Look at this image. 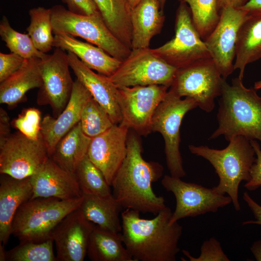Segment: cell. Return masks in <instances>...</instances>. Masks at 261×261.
<instances>
[{"label":"cell","instance_id":"obj_21","mask_svg":"<svg viewBox=\"0 0 261 261\" xmlns=\"http://www.w3.org/2000/svg\"><path fill=\"white\" fill-rule=\"evenodd\" d=\"M33 194L30 177L16 179L1 174L0 180V243L6 245L12 234L15 213Z\"/></svg>","mask_w":261,"mask_h":261},{"label":"cell","instance_id":"obj_36","mask_svg":"<svg viewBox=\"0 0 261 261\" xmlns=\"http://www.w3.org/2000/svg\"><path fill=\"white\" fill-rule=\"evenodd\" d=\"M41 113L37 109L29 108L22 111L12 124L19 132L29 139L36 140L40 134Z\"/></svg>","mask_w":261,"mask_h":261},{"label":"cell","instance_id":"obj_42","mask_svg":"<svg viewBox=\"0 0 261 261\" xmlns=\"http://www.w3.org/2000/svg\"><path fill=\"white\" fill-rule=\"evenodd\" d=\"M11 134L10 118L5 110L0 108V143L5 140Z\"/></svg>","mask_w":261,"mask_h":261},{"label":"cell","instance_id":"obj_5","mask_svg":"<svg viewBox=\"0 0 261 261\" xmlns=\"http://www.w3.org/2000/svg\"><path fill=\"white\" fill-rule=\"evenodd\" d=\"M82 197L69 200L57 198L30 199L17 209L12 225V234L20 242H41L52 238V232L69 214L78 209Z\"/></svg>","mask_w":261,"mask_h":261},{"label":"cell","instance_id":"obj_37","mask_svg":"<svg viewBox=\"0 0 261 261\" xmlns=\"http://www.w3.org/2000/svg\"><path fill=\"white\" fill-rule=\"evenodd\" d=\"M183 254L190 261H230L224 252L219 242L214 237L205 240L201 247V253L198 257H193L189 252L183 250Z\"/></svg>","mask_w":261,"mask_h":261},{"label":"cell","instance_id":"obj_43","mask_svg":"<svg viewBox=\"0 0 261 261\" xmlns=\"http://www.w3.org/2000/svg\"><path fill=\"white\" fill-rule=\"evenodd\" d=\"M240 8L245 10L248 16H261V0H249Z\"/></svg>","mask_w":261,"mask_h":261},{"label":"cell","instance_id":"obj_30","mask_svg":"<svg viewBox=\"0 0 261 261\" xmlns=\"http://www.w3.org/2000/svg\"><path fill=\"white\" fill-rule=\"evenodd\" d=\"M30 24L28 34L39 51L46 53L53 47L54 36L51 22V9L43 7L30 9L29 12Z\"/></svg>","mask_w":261,"mask_h":261},{"label":"cell","instance_id":"obj_39","mask_svg":"<svg viewBox=\"0 0 261 261\" xmlns=\"http://www.w3.org/2000/svg\"><path fill=\"white\" fill-rule=\"evenodd\" d=\"M257 158L250 171V179L244 187L248 190H254L261 186V149L256 140H250Z\"/></svg>","mask_w":261,"mask_h":261},{"label":"cell","instance_id":"obj_13","mask_svg":"<svg viewBox=\"0 0 261 261\" xmlns=\"http://www.w3.org/2000/svg\"><path fill=\"white\" fill-rule=\"evenodd\" d=\"M168 87L159 85L118 87V102L122 117L120 123L141 135L150 133L153 115Z\"/></svg>","mask_w":261,"mask_h":261},{"label":"cell","instance_id":"obj_10","mask_svg":"<svg viewBox=\"0 0 261 261\" xmlns=\"http://www.w3.org/2000/svg\"><path fill=\"white\" fill-rule=\"evenodd\" d=\"M177 69L149 48L131 49L109 78L117 87L152 85L170 87Z\"/></svg>","mask_w":261,"mask_h":261},{"label":"cell","instance_id":"obj_32","mask_svg":"<svg viewBox=\"0 0 261 261\" xmlns=\"http://www.w3.org/2000/svg\"><path fill=\"white\" fill-rule=\"evenodd\" d=\"M183 0L188 5L194 25L204 41L219 21L218 0Z\"/></svg>","mask_w":261,"mask_h":261},{"label":"cell","instance_id":"obj_47","mask_svg":"<svg viewBox=\"0 0 261 261\" xmlns=\"http://www.w3.org/2000/svg\"><path fill=\"white\" fill-rule=\"evenodd\" d=\"M141 0H128L129 5L132 9Z\"/></svg>","mask_w":261,"mask_h":261},{"label":"cell","instance_id":"obj_9","mask_svg":"<svg viewBox=\"0 0 261 261\" xmlns=\"http://www.w3.org/2000/svg\"><path fill=\"white\" fill-rule=\"evenodd\" d=\"M222 77L212 58L178 69L170 89L180 97L194 100L201 109L210 112L221 94Z\"/></svg>","mask_w":261,"mask_h":261},{"label":"cell","instance_id":"obj_12","mask_svg":"<svg viewBox=\"0 0 261 261\" xmlns=\"http://www.w3.org/2000/svg\"><path fill=\"white\" fill-rule=\"evenodd\" d=\"M49 157L41 133L33 140L17 131L0 143V173L16 179L30 177Z\"/></svg>","mask_w":261,"mask_h":261},{"label":"cell","instance_id":"obj_1","mask_svg":"<svg viewBox=\"0 0 261 261\" xmlns=\"http://www.w3.org/2000/svg\"><path fill=\"white\" fill-rule=\"evenodd\" d=\"M172 213L166 206L149 219L132 209L121 213V239L135 261H176L183 228L178 221L170 224Z\"/></svg>","mask_w":261,"mask_h":261},{"label":"cell","instance_id":"obj_18","mask_svg":"<svg viewBox=\"0 0 261 261\" xmlns=\"http://www.w3.org/2000/svg\"><path fill=\"white\" fill-rule=\"evenodd\" d=\"M91 97L89 91L76 79L64 110L56 118L49 115L43 118L40 133L49 157L58 142L80 121L82 110Z\"/></svg>","mask_w":261,"mask_h":261},{"label":"cell","instance_id":"obj_38","mask_svg":"<svg viewBox=\"0 0 261 261\" xmlns=\"http://www.w3.org/2000/svg\"><path fill=\"white\" fill-rule=\"evenodd\" d=\"M25 58L14 53H0V83L3 82L23 64Z\"/></svg>","mask_w":261,"mask_h":261},{"label":"cell","instance_id":"obj_6","mask_svg":"<svg viewBox=\"0 0 261 261\" xmlns=\"http://www.w3.org/2000/svg\"><path fill=\"white\" fill-rule=\"evenodd\" d=\"M53 33L79 37L102 49L122 61L131 49L121 43L110 31L100 12L92 15L75 14L61 5L51 8Z\"/></svg>","mask_w":261,"mask_h":261},{"label":"cell","instance_id":"obj_14","mask_svg":"<svg viewBox=\"0 0 261 261\" xmlns=\"http://www.w3.org/2000/svg\"><path fill=\"white\" fill-rule=\"evenodd\" d=\"M247 17V12L241 8L224 7L216 26L204 40L211 58L225 80L234 70L233 62L238 35Z\"/></svg>","mask_w":261,"mask_h":261},{"label":"cell","instance_id":"obj_41","mask_svg":"<svg viewBox=\"0 0 261 261\" xmlns=\"http://www.w3.org/2000/svg\"><path fill=\"white\" fill-rule=\"evenodd\" d=\"M243 198L254 215L255 220H250L243 222V225H261V205L256 202L248 194L245 192Z\"/></svg>","mask_w":261,"mask_h":261},{"label":"cell","instance_id":"obj_40","mask_svg":"<svg viewBox=\"0 0 261 261\" xmlns=\"http://www.w3.org/2000/svg\"><path fill=\"white\" fill-rule=\"evenodd\" d=\"M66 3L68 10L75 14L92 15L100 12L93 0H62Z\"/></svg>","mask_w":261,"mask_h":261},{"label":"cell","instance_id":"obj_19","mask_svg":"<svg viewBox=\"0 0 261 261\" xmlns=\"http://www.w3.org/2000/svg\"><path fill=\"white\" fill-rule=\"evenodd\" d=\"M30 181L33 190L31 199L69 200L83 195L74 174L61 168L50 157L30 176Z\"/></svg>","mask_w":261,"mask_h":261},{"label":"cell","instance_id":"obj_11","mask_svg":"<svg viewBox=\"0 0 261 261\" xmlns=\"http://www.w3.org/2000/svg\"><path fill=\"white\" fill-rule=\"evenodd\" d=\"M161 183L168 191L174 195L175 208L172 213L170 224L187 217H195L207 213H215L219 208L231 203L229 196L220 194L211 188L196 183L186 182L180 178L164 176Z\"/></svg>","mask_w":261,"mask_h":261},{"label":"cell","instance_id":"obj_28","mask_svg":"<svg viewBox=\"0 0 261 261\" xmlns=\"http://www.w3.org/2000/svg\"><path fill=\"white\" fill-rule=\"evenodd\" d=\"M122 243L120 232L106 230L95 224L87 255L92 261H135Z\"/></svg>","mask_w":261,"mask_h":261},{"label":"cell","instance_id":"obj_24","mask_svg":"<svg viewBox=\"0 0 261 261\" xmlns=\"http://www.w3.org/2000/svg\"><path fill=\"white\" fill-rule=\"evenodd\" d=\"M41 60L38 58L25 59L19 70L0 83V103L14 106L24 99L29 90L42 87Z\"/></svg>","mask_w":261,"mask_h":261},{"label":"cell","instance_id":"obj_7","mask_svg":"<svg viewBox=\"0 0 261 261\" xmlns=\"http://www.w3.org/2000/svg\"><path fill=\"white\" fill-rule=\"evenodd\" d=\"M197 107L193 99H182L170 89L152 119L151 131L159 132L162 135L167 166L170 175L175 177L181 178L186 175L179 150L181 122L186 113Z\"/></svg>","mask_w":261,"mask_h":261},{"label":"cell","instance_id":"obj_26","mask_svg":"<svg viewBox=\"0 0 261 261\" xmlns=\"http://www.w3.org/2000/svg\"><path fill=\"white\" fill-rule=\"evenodd\" d=\"M83 196L79 208L87 219L102 229L116 232H121L119 214L123 209L113 194Z\"/></svg>","mask_w":261,"mask_h":261},{"label":"cell","instance_id":"obj_33","mask_svg":"<svg viewBox=\"0 0 261 261\" xmlns=\"http://www.w3.org/2000/svg\"><path fill=\"white\" fill-rule=\"evenodd\" d=\"M0 35L11 52L25 59L32 58L42 59L46 55L36 49L28 33H22L14 30L5 16H3L0 21Z\"/></svg>","mask_w":261,"mask_h":261},{"label":"cell","instance_id":"obj_35","mask_svg":"<svg viewBox=\"0 0 261 261\" xmlns=\"http://www.w3.org/2000/svg\"><path fill=\"white\" fill-rule=\"evenodd\" d=\"M52 238L41 242L21 241L19 244L7 251L8 261H57Z\"/></svg>","mask_w":261,"mask_h":261},{"label":"cell","instance_id":"obj_31","mask_svg":"<svg viewBox=\"0 0 261 261\" xmlns=\"http://www.w3.org/2000/svg\"><path fill=\"white\" fill-rule=\"evenodd\" d=\"M74 174L83 195L108 196L112 194L110 186L87 154L80 163Z\"/></svg>","mask_w":261,"mask_h":261},{"label":"cell","instance_id":"obj_20","mask_svg":"<svg viewBox=\"0 0 261 261\" xmlns=\"http://www.w3.org/2000/svg\"><path fill=\"white\" fill-rule=\"evenodd\" d=\"M67 56L70 68L76 79L106 111L114 123H120L122 117L118 102V88L109 77L96 73L72 52L68 51Z\"/></svg>","mask_w":261,"mask_h":261},{"label":"cell","instance_id":"obj_27","mask_svg":"<svg viewBox=\"0 0 261 261\" xmlns=\"http://www.w3.org/2000/svg\"><path fill=\"white\" fill-rule=\"evenodd\" d=\"M234 70H239L243 80L246 66L261 58V16L248 17L239 30L236 43Z\"/></svg>","mask_w":261,"mask_h":261},{"label":"cell","instance_id":"obj_23","mask_svg":"<svg viewBox=\"0 0 261 261\" xmlns=\"http://www.w3.org/2000/svg\"><path fill=\"white\" fill-rule=\"evenodd\" d=\"M131 49L149 48L153 36L160 33L164 20L158 0H141L131 9Z\"/></svg>","mask_w":261,"mask_h":261},{"label":"cell","instance_id":"obj_4","mask_svg":"<svg viewBox=\"0 0 261 261\" xmlns=\"http://www.w3.org/2000/svg\"><path fill=\"white\" fill-rule=\"evenodd\" d=\"M229 141L228 146L220 150L205 145H189L188 148L191 153L202 157L212 164L219 179L213 189L220 194H227L235 210L240 211L239 185L242 181L249 180L256 154L250 140L244 136H235Z\"/></svg>","mask_w":261,"mask_h":261},{"label":"cell","instance_id":"obj_44","mask_svg":"<svg viewBox=\"0 0 261 261\" xmlns=\"http://www.w3.org/2000/svg\"><path fill=\"white\" fill-rule=\"evenodd\" d=\"M249 0H218V7L219 12L224 7L230 6L240 8Z\"/></svg>","mask_w":261,"mask_h":261},{"label":"cell","instance_id":"obj_15","mask_svg":"<svg viewBox=\"0 0 261 261\" xmlns=\"http://www.w3.org/2000/svg\"><path fill=\"white\" fill-rule=\"evenodd\" d=\"M70 67L67 54L60 48L56 47L52 54H46L41 60L43 85L38 102L50 105L57 116L65 108L71 95L74 81Z\"/></svg>","mask_w":261,"mask_h":261},{"label":"cell","instance_id":"obj_2","mask_svg":"<svg viewBox=\"0 0 261 261\" xmlns=\"http://www.w3.org/2000/svg\"><path fill=\"white\" fill-rule=\"evenodd\" d=\"M126 157L113 181L112 194L123 209L157 215L166 206L163 197L157 196L152 183L162 175L163 168L157 162L147 161L142 155L138 136L129 133Z\"/></svg>","mask_w":261,"mask_h":261},{"label":"cell","instance_id":"obj_45","mask_svg":"<svg viewBox=\"0 0 261 261\" xmlns=\"http://www.w3.org/2000/svg\"><path fill=\"white\" fill-rule=\"evenodd\" d=\"M250 249L256 260L261 261V240L254 242Z\"/></svg>","mask_w":261,"mask_h":261},{"label":"cell","instance_id":"obj_49","mask_svg":"<svg viewBox=\"0 0 261 261\" xmlns=\"http://www.w3.org/2000/svg\"><path fill=\"white\" fill-rule=\"evenodd\" d=\"M254 88L256 89H259L261 88V80L255 83Z\"/></svg>","mask_w":261,"mask_h":261},{"label":"cell","instance_id":"obj_25","mask_svg":"<svg viewBox=\"0 0 261 261\" xmlns=\"http://www.w3.org/2000/svg\"><path fill=\"white\" fill-rule=\"evenodd\" d=\"M91 139L83 132L79 122L58 142L49 157L61 168L74 174L87 154Z\"/></svg>","mask_w":261,"mask_h":261},{"label":"cell","instance_id":"obj_16","mask_svg":"<svg viewBox=\"0 0 261 261\" xmlns=\"http://www.w3.org/2000/svg\"><path fill=\"white\" fill-rule=\"evenodd\" d=\"M129 130L122 123L115 124L92 138L88 147L89 159L102 172L110 186L127 154Z\"/></svg>","mask_w":261,"mask_h":261},{"label":"cell","instance_id":"obj_29","mask_svg":"<svg viewBox=\"0 0 261 261\" xmlns=\"http://www.w3.org/2000/svg\"><path fill=\"white\" fill-rule=\"evenodd\" d=\"M105 24L125 45L131 49V9L128 0H93Z\"/></svg>","mask_w":261,"mask_h":261},{"label":"cell","instance_id":"obj_8","mask_svg":"<svg viewBox=\"0 0 261 261\" xmlns=\"http://www.w3.org/2000/svg\"><path fill=\"white\" fill-rule=\"evenodd\" d=\"M153 53L177 69L211 58L192 21L190 9L182 0L177 9L174 37Z\"/></svg>","mask_w":261,"mask_h":261},{"label":"cell","instance_id":"obj_48","mask_svg":"<svg viewBox=\"0 0 261 261\" xmlns=\"http://www.w3.org/2000/svg\"><path fill=\"white\" fill-rule=\"evenodd\" d=\"M158 0L160 4V10H162L167 0Z\"/></svg>","mask_w":261,"mask_h":261},{"label":"cell","instance_id":"obj_46","mask_svg":"<svg viewBox=\"0 0 261 261\" xmlns=\"http://www.w3.org/2000/svg\"><path fill=\"white\" fill-rule=\"evenodd\" d=\"M6 253L5 250L4 245L0 243V261H6Z\"/></svg>","mask_w":261,"mask_h":261},{"label":"cell","instance_id":"obj_3","mask_svg":"<svg viewBox=\"0 0 261 261\" xmlns=\"http://www.w3.org/2000/svg\"><path fill=\"white\" fill-rule=\"evenodd\" d=\"M254 88H246L236 77L232 85L224 79L217 114L218 128L209 139L223 135L229 141L242 136L261 142V97Z\"/></svg>","mask_w":261,"mask_h":261},{"label":"cell","instance_id":"obj_17","mask_svg":"<svg viewBox=\"0 0 261 261\" xmlns=\"http://www.w3.org/2000/svg\"><path fill=\"white\" fill-rule=\"evenodd\" d=\"M95 224L84 216L79 208L66 216L54 230L52 239L59 261H83Z\"/></svg>","mask_w":261,"mask_h":261},{"label":"cell","instance_id":"obj_34","mask_svg":"<svg viewBox=\"0 0 261 261\" xmlns=\"http://www.w3.org/2000/svg\"><path fill=\"white\" fill-rule=\"evenodd\" d=\"M80 122L83 132L91 138L102 134L115 125L109 114L92 97L85 104Z\"/></svg>","mask_w":261,"mask_h":261},{"label":"cell","instance_id":"obj_22","mask_svg":"<svg viewBox=\"0 0 261 261\" xmlns=\"http://www.w3.org/2000/svg\"><path fill=\"white\" fill-rule=\"evenodd\" d=\"M53 47L72 52L88 68L108 77L115 73L122 62L97 46L65 34H55Z\"/></svg>","mask_w":261,"mask_h":261}]
</instances>
